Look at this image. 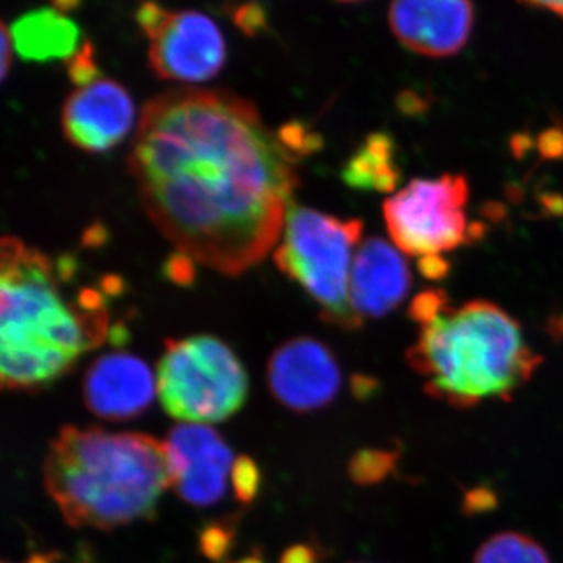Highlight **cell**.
I'll list each match as a JSON object with an SVG mask.
<instances>
[{
	"instance_id": "6da1fadb",
	"label": "cell",
	"mask_w": 563,
	"mask_h": 563,
	"mask_svg": "<svg viewBox=\"0 0 563 563\" xmlns=\"http://www.w3.org/2000/svg\"><path fill=\"white\" fill-rule=\"evenodd\" d=\"M299 158L247 99L180 87L144 103L129 168L176 251L235 276L279 242Z\"/></svg>"
},
{
	"instance_id": "7a4b0ae2",
	"label": "cell",
	"mask_w": 563,
	"mask_h": 563,
	"mask_svg": "<svg viewBox=\"0 0 563 563\" xmlns=\"http://www.w3.org/2000/svg\"><path fill=\"white\" fill-rule=\"evenodd\" d=\"M76 261L29 247L14 236L0 243V377L5 390L38 391L69 372L84 352L109 339L107 296L117 279L66 298L63 285Z\"/></svg>"
},
{
	"instance_id": "3957f363",
	"label": "cell",
	"mask_w": 563,
	"mask_h": 563,
	"mask_svg": "<svg viewBox=\"0 0 563 563\" xmlns=\"http://www.w3.org/2000/svg\"><path fill=\"white\" fill-rule=\"evenodd\" d=\"M43 474L66 523L101 531L152 520L163 492L172 488L165 442L101 428H62Z\"/></svg>"
},
{
	"instance_id": "277c9868",
	"label": "cell",
	"mask_w": 563,
	"mask_h": 563,
	"mask_svg": "<svg viewBox=\"0 0 563 563\" xmlns=\"http://www.w3.org/2000/svg\"><path fill=\"white\" fill-rule=\"evenodd\" d=\"M406 357L426 380V395L459 410L490 399L512 401L543 362L520 322L483 299L450 307L421 325Z\"/></svg>"
},
{
	"instance_id": "5b68a950",
	"label": "cell",
	"mask_w": 563,
	"mask_h": 563,
	"mask_svg": "<svg viewBox=\"0 0 563 563\" xmlns=\"http://www.w3.org/2000/svg\"><path fill=\"white\" fill-rule=\"evenodd\" d=\"M362 233L361 220H342L291 201L274 250L277 268L317 301L322 320L346 331L363 324L350 296L352 251Z\"/></svg>"
},
{
	"instance_id": "8992f818",
	"label": "cell",
	"mask_w": 563,
	"mask_h": 563,
	"mask_svg": "<svg viewBox=\"0 0 563 563\" xmlns=\"http://www.w3.org/2000/svg\"><path fill=\"white\" fill-rule=\"evenodd\" d=\"M250 391L243 363L217 336L166 340L157 395L166 413L190 424L221 422L242 409Z\"/></svg>"
},
{
	"instance_id": "52a82bcc",
	"label": "cell",
	"mask_w": 563,
	"mask_h": 563,
	"mask_svg": "<svg viewBox=\"0 0 563 563\" xmlns=\"http://www.w3.org/2000/svg\"><path fill=\"white\" fill-rule=\"evenodd\" d=\"M468 201L463 174L415 179L385 201L384 220L393 243L407 255H443L476 239V225L466 217Z\"/></svg>"
},
{
	"instance_id": "ba28073f",
	"label": "cell",
	"mask_w": 563,
	"mask_h": 563,
	"mask_svg": "<svg viewBox=\"0 0 563 563\" xmlns=\"http://www.w3.org/2000/svg\"><path fill=\"white\" fill-rule=\"evenodd\" d=\"M136 21L151 41V66L162 79L196 84L210 79L224 65V36L206 13L146 2L136 10Z\"/></svg>"
},
{
	"instance_id": "9c48e42d",
	"label": "cell",
	"mask_w": 563,
	"mask_h": 563,
	"mask_svg": "<svg viewBox=\"0 0 563 563\" xmlns=\"http://www.w3.org/2000/svg\"><path fill=\"white\" fill-rule=\"evenodd\" d=\"M172 488L180 499L206 507L220 501L232 472V451L209 426L179 424L165 440Z\"/></svg>"
},
{
	"instance_id": "30bf717a",
	"label": "cell",
	"mask_w": 563,
	"mask_h": 563,
	"mask_svg": "<svg viewBox=\"0 0 563 563\" xmlns=\"http://www.w3.org/2000/svg\"><path fill=\"white\" fill-rule=\"evenodd\" d=\"M268 385L274 398L295 412L329 406L342 387V372L333 352L310 336L280 344L268 362Z\"/></svg>"
},
{
	"instance_id": "8fae6325",
	"label": "cell",
	"mask_w": 563,
	"mask_h": 563,
	"mask_svg": "<svg viewBox=\"0 0 563 563\" xmlns=\"http://www.w3.org/2000/svg\"><path fill=\"white\" fill-rule=\"evenodd\" d=\"M135 109L131 95L109 77L77 87L62 111L66 139L88 152H103L120 143L132 129Z\"/></svg>"
},
{
	"instance_id": "7c38bea8",
	"label": "cell",
	"mask_w": 563,
	"mask_h": 563,
	"mask_svg": "<svg viewBox=\"0 0 563 563\" xmlns=\"http://www.w3.org/2000/svg\"><path fill=\"white\" fill-rule=\"evenodd\" d=\"M155 395L157 377L129 352H107L85 374V404L103 420H133L150 409Z\"/></svg>"
},
{
	"instance_id": "4fadbf2b",
	"label": "cell",
	"mask_w": 563,
	"mask_h": 563,
	"mask_svg": "<svg viewBox=\"0 0 563 563\" xmlns=\"http://www.w3.org/2000/svg\"><path fill=\"white\" fill-rule=\"evenodd\" d=\"M391 32L404 47L426 57L442 58L461 52L474 25L472 2L391 3L388 11Z\"/></svg>"
},
{
	"instance_id": "5bb4252c",
	"label": "cell",
	"mask_w": 563,
	"mask_h": 563,
	"mask_svg": "<svg viewBox=\"0 0 563 563\" xmlns=\"http://www.w3.org/2000/svg\"><path fill=\"white\" fill-rule=\"evenodd\" d=\"M412 287V273L401 252L380 236H369L358 247L352 265V309L365 318H383L398 309Z\"/></svg>"
},
{
	"instance_id": "9a60e30c",
	"label": "cell",
	"mask_w": 563,
	"mask_h": 563,
	"mask_svg": "<svg viewBox=\"0 0 563 563\" xmlns=\"http://www.w3.org/2000/svg\"><path fill=\"white\" fill-rule=\"evenodd\" d=\"M11 43L24 60H69L79 51L80 31L60 3L21 14L10 25Z\"/></svg>"
},
{
	"instance_id": "2e32d148",
	"label": "cell",
	"mask_w": 563,
	"mask_h": 563,
	"mask_svg": "<svg viewBox=\"0 0 563 563\" xmlns=\"http://www.w3.org/2000/svg\"><path fill=\"white\" fill-rule=\"evenodd\" d=\"M342 177L354 190L395 191L402 177L395 140L385 132L366 136L344 165Z\"/></svg>"
},
{
	"instance_id": "e0dca14e",
	"label": "cell",
	"mask_w": 563,
	"mask_h": 563,
	"mask_svg": "<svg viewBox=\"0 0 563 563\" xmlns=\"http://www.w3.org/2000/svg\"><path fill=\"white\" fill-rule=\"evenodd\" d=\"M473 563H551L544 548L521 532H499L481 544Z\"/></svg>"
},
{
	"instance_id": "ac0fdd59",
	"label": "cell",
	"mask_w": 563,
	"mask_h": 563,
	"mask_svg": "<svg viewBox=\"0 0 563 563\" xmlns=\"http://www.w3.org/2000/svg\"><path fill=\"white\" fill-rule=\"evenodd\" d=\"M399 457L401 455L398 451L361 450L352 455L347 472L352 483L361 487H373L396 473Z\"/></svg>"
},
{
	"instance_id": "d6986e66",
	"label": "cell",
	"mask_w": 563,
	"mask_h": 563,
	"mask_svg": "<svg viewBox=\"0 0 563 563\" xmlns=\"http://www.w3.org/2000/svg\"><path fill=\"white\" fill-rule=\"evenodd\" d=\"M236 539L235 518H222L203 526L199 532V550L209 561L225 563Z\"/></svg>"
},
{
	"instance_id": "ffe728a7",
	"label": "cell",
	"mask_w": 563,
	"mask_h": 563,
	"mask_svg": "<svg viewBox=\"0 0 563 563\" xmlns=\"http://www.w3.org/2000/svg\"><path fill=\"white\" fill-rule=\"evenodd\" d=\"M232 487L236 501L251 504L261 490L262 474L257 463L247 455H240L232 466Z\"/></svg>"
},
{
	"instance_id": "44dd1931",
	"label": "cell",
	"mask_w": 563,
	"mask_h": 563,
	"mask_svg": "<svg viewBox=\"0 0 563 563\" xmlns=\"http://www.w3.org/2000/svg\"><path fill=\"white\" fill-rule=\"evenodd\" d=\"M450 298L442 290H426L415 296L409 307L410 320L417 322L418 325L428 324L450 309Z\"/></svg>"
},
{
	"instance_id": "7402d4cb",
	"label": "cell",
	"mask_w": 563,
	"mask_h": 563,
	"mask_svg": "<svg viewBox=\"0 0 563 563\" xmlns=\"http://www.w3.org/2000/svg\"><path fill=\"white\" fill-rule=\"evenodd\" d=\"M68 74L69 79L73 80L76 87H84V85L91 84L92 80L101 77L95 57H92L90 41L85 40L84 43L80 44L79 51L69 58Z\"/></svg>"
},
{
	"instance_id": "603a6c76",
	"label": "cell",
	"mask_w": 563,
	"mask_h": 563,
	"mask_svg": "<svg viewBox=\"0 0 563 563\" xmlns=\"http://www.w3.org/2000/svg\"><path fill=\"white\" fill-rule=\"evenodd\" d=\"M498 493L488 485H476V487L463 492L462 512L466 517L490 514L498 507Z\"/></svg>"
},
{
	"instance_id": "cb8c5ba5",
	"label": "cell",
	"mask_w": 563,
	"mask_h": 563,
	"mask_svg": "<svg viewBox=\"0 0 563 563\" xmlns=\"http://www.w3.org/2000/svg\"><path fill=\"white\" fill-rule=\"evenodd\" d=\"M233 21L247 35H255L266 25V14L258 3H246L235 7L232 13Z\"/></svg>"
},
{
	"instance_id": "d4e9b609",
	"label": "cell",
	"mask_w": 563,
	"mask_h": 563,
	"mask_svg": "<svg viewBox=\"0 0 563 563\" xmlns=\"http://www.w3.org/2000/svg\"><path fill=\"white\" fill-rule=\"evenodd\" d=\"M191 262V258H188L187 255L176 252V254L172 255L169 261L166 262V274H168V277H172L174 282H177V284H190L192 276H195Z\"/></svg>"
},
{
	"instance_id": "484cf974",
	"label": "cell",
	"mask_w": 563,
	"mask_h": 563,
	"mask_svg": "<svg viewBox=\"0 0 563 563\" xmlns=\"http://www.w3.org/2000/svg\"><path fill=\"white\" fill-rule=\"evenodd\" d=\"M450 262L443 255L418 258V272L429 280H440L450 274Z\"/></svg>"
},
{
	"instance_id": "4316f807",
	"label": "cell",
	"mask_w": 563,
	"mask_h": 563,
	"mask_svg": "<svg viewBox=\"0 0 563 563\" xmlns=\"http://www.w3.org/2000/svg\"><path fill=\"white\" fill-rule=\"evenodd\" d=\"M321 554L318 548L309 543L292 544L282 554L279 563H320Z\"/></svg>"
},
{
	"instance_id": "83f0119b",
	"label": "cell",
	"mask_w": 563,
	"mask_h": 563,
	"mask_svg": "<svg viewBox=\"0 0 563 563\" xmlns=\"http://www.w3.org/2000/svg\"><path fill=\"white\" fill-rule=\"evenodd\" d=\"M351 391L357 401H369L380 391V384L376 377L355 374L351 380Z\"/></svg>"
},
{
	"instance_id": "f1b7e54d",
	"label": "cell",
	"mask_w": 563,
	"mask_h": 563,
	"mask_svg": "<svg viewBox=\"0 0 563 563\" xmlns=\"http://www.w3.org/2000/svg\"><path fill=\"white\" fill-rule=\"evenodd\" d=\"M540 152L547 158H563V131L550 129L540 136Z\"/></svg>"
},
{
	"instance_id": "f546056e",
	"label": "cell",
	"mask_w": 563,
	"mask_h": 563,
	"mask_svg": "<svg viewBox=\"0 0 563 563\" xmlns=\"http://www.w3.org/2000/svg\"><path fill=\"white\" fill-rule=\"evenodd\" d=\"M0 43H2V73H0V76H2V79H5L10 68V47L13 46V43H11L10 31L9 27H7L5 22L0 24Z\"/></svg>"
},
{
	"instance_id": "4dcf8cb0",
	"label": "cell",
	"mask_w": 563,
	"mask_h": 563,
	"mask_svg": "<svg viewBox=\"0 0 563 563\" xmlns=\"http://www.w3.org/2000/svg\"><path fill=\"white\" fill-rule=\"evenodd\" d=\"M528 9L544 10L563 20V2H525Z\"/></svg>"
},
{
	"instance_id": "1f68e13d",
	"label": "cell",
	"mask_w": 563,
	"mask_h": 563,
	"mask_svg": "<svg viewBox=\"0 0 563 563\" xmlns=\"http://www.w3.org/2000/svg\"><path fill=\"white\" fill-rule=\"evenodd\" d=\"M58 561H60V555L57 553H35L25 563H57Z\"/></svg>"
},
{
	"instance_id": "d6a6232c",
	"label": "cell",
	"mask_w": 563,
	"mask_h": 563,
	"mask_svg": "<svg viewBox=\"0 0 563 563\" xmlns=\"http://www.w3.org/2000/svg\"><path fill=\"white\" fill-rule=\"evenodd\" d=\"M225 563H266L265 558H263L262 548H254L250 554L244 555V558L239 559V561L225 562Z\"/></svg>"
},
{
	"instance_id": "836d02e7",
	"label": "cell",
	"mask_w": 563,
	"mask_h": 563,
	"mask_svg": "<svg viewBox=\"0 0 563 563\" xmlns=\"http://www.w3.org/2000/svg\"><path fill=\"white\" fill-rule=\"evenodd\" d=\"M548 329H550L551 335L554 336V339H562L563 336V314L562 317L554 318V320H551L550 325H548Z\"/></svg>"
},
{
	"instance_id": "e575fe53",
	"label": "cell",
	"mask_w": 563,
	"mask_h": 563,
	"mask_svg": "<svg viewBox=\"0 0 563 563\" xmlns=\"http://www.w3.org/2000/svg\"><path fill=\"white\" fill-rule=\"evenodd\" d=\"M2 563H9V562H2Z\"/></svg>"
}]
</instances>
